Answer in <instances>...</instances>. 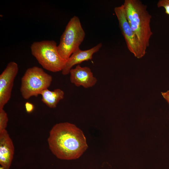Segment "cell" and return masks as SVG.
Here are the masks:
<instances>
[{"instance_id":"5bb4252c","label":"cell","mask_w":169,"mask_h":169,"mask_svg":"<svg viewBox=\"0 0 169 169\" xmlns=\"http://www.w3.org/2000/svg\"><path fill=\"white\" fill-rule=\"evenodd\" d=\"M25 106L26 112L28 113L32 112L34 110V106L33 105L29 102L25 103Z\"/></svg>"},{"instance_id":"6da1fadb","label":"cell","mask_w":169,"mask_h":169,"mask_svg":"<svg viewBox=\"0 0 169 169\" xmlns=\"http://www.w3.org/2000/svg\"><path fill=\"white\" fill-rule=\"evenodd\" d=\"M48 142L52 152L61 160L78 159L88 148L83 131L68 122L54 125L49 132Z\"/></svg>"},{"instance_id":"52a82bcc","label":"cell","mask_w":169,"mask_h":169,"mask_svg":"<svg viewBox=\"0 0 169 169\" xmlns=\"http://www.w3.org/2000/svg\"><path fill=\"white\" fill-rule=\"evenodd\" d=\"M18 71L17 64L11 61L0 75V109L9 100L14 80Z\"/></svg>"},{"instance_id":"30bf717a","label":"cell","mask_w":169,"mask_h":169,"mask_svg":"<svg viewBox=\"0 0 169 169\" xmlns=\"http://www.w3.org/2000/svg\"><path fill=\"white\" fill-rule=\"evenodd\" d=\"M102 46V43H100L90 49L82 50L79 49L75 51L66 62L65 66L61 71L62 74L64 75L68 74L74 65L92 59L93 54L98 51Z\"/></svg>"},{"instance_id":"9c48e42d","label":"cell","mask_w":169,"mask_h":169,"mask_svg":"<svg viewBox=\"0 0 169 169\" xmlns=\"http://www.w3.org/2000/svg\"><path fill=\"white\" fill-rule=\"evenodd\" d=\"M14 151L13 142L6 130L0 132V169H9Z\"/></svg>"},{"instance_id":"5b68a950","label":"cell","mask_w":169,"mask_h":169,"mask_svg":"<svg viewBox=\"0 0 169 169\" xmlns=\"http://www.w3.org/2000/svg\"><path fill=\"white\" fill-rule=\"evenodd\" d=\"M52 81V76L42 68L35 66L28 69L21 79L20 91L23 97L28 100L37 97L49 87Z\"/></svg>"},{"instance_id":"3957f363","label":"cell","mask_w":169,"mask_h":169,"mask_svg":"<svg viewBox=\"0 0 169 169\" xmlns=\"http://www.w3.org/2000/svg\"><path fill=\"white\" fill-rule=\"evenodd\" d=\"M57 46L54 40H43L34 42L30 49L32 55L44 68L56 72L62 71L66 63L61 58Z\"/></svg>"},{"instance_id":"7a4b0ae2","label":"cell","mask_w":169,"mask_h":169,"mask_svg":"<svg viewBox=\"0 0 169 169\" xmlns=\"http://www.w3.org/2000/svg\"><path fill=\"white\" fill-rule=\"evenodd\" d=\"M126 18L145 55L153 33L151 27L152 16L147 7L139 0H125L123 4Z\"/></svg>"},{"instance_id":"9a60e30c","label":"cell","mask_w":169,"mask_h":169,"mask_svg":"<svg viewBox=\"0 0 169 169\" xmlns=\"http://www.w3.org/2000/svg\"><path fill=\"white\" fill-rule=\"evenodd\" d=\"M161 93L162 96L168 103L169 106V90L164 92H161Z\"/></svg>"},{"instance_id":"ba28073f","label":"cell","mask_w":169,"mask_h":169,"mask_svg":"<svg viewBox=\"0 0 169 169\" xmlns=\"http://www.w3.org/2000/svg\"><path fill=\"white\" fill-rule=\"evenodd\" d=\"M69 74L71 82L77 87L87 88L92 87L97 82V79L88 67H82L78 64L75 68L71 69Z\"/></svg>"},{"instance_id":"8992f818","label":"cell","mask_w":169,"mask_h":169,"mask_svg":"<svg viewBox=\"0 0 169 169\" xmlns=\"http://www.w3.org/2000/svg\"><path fill=\"white\" fill-rule=\"evenodd\" d=\"M114 10L128 49L137 59L142 58L145 54L142 51L137 38L132 30L127 21L123 5L115 7Z\"/></svg>"},{"instance_id":"8fae6325","label":"cell","mask_w":169,"mask_h":169,"mask_svg":"<svg viewBox=\"0 0 169 169\" xmlns=\"http://www.w3.org/2000/svg\"><path fill=\"white\" fill-rule=\"evenodd\" d=\"M41 100L47 106L50 108L56 107L59 102L64 97V92L59 89L51 91L47 89L43 90L41 93Z\"/></svg>"},{"instance_id":"7c38bea8","label":"cell","mask_w":169,"mask_h":169,"mask_svg":"<svg viewBox=\"0 0 169 169\" xmlns=\"http://www.w3.org/2000/svg\"><path fill=\"white\" fill-rule=\"evenodd\" d=\"M8 121L7 113L3 109H0V132L6 130Z\"/></svg>"},{"instance_id":"4fadbf2b","label":"cell","mask_w":169,"mask_h":169,"mask_svg":"<svg viewBox=\"0 0 169 169\" xmlns=\"http://www.w3.org/2000/svg\"><path fill=\"white\" fill-rule=\"evenodd\" d=\"M158 8L163 7L165 10V13L169 16V0H160L157 3Z\"/></svg>"},{"instance_id":"277c9868","label":"cell","mask_w":169,"mask_h":169,"mask_svg":"<svg viewBox=\"0 0 169 169\" xmlns=\"http://www.w3.org/2000/svg\"><path fill=\"white\" fill-rule=\"evenodd\" d=\"M85 36L79 19L74 16L67 25L57 46L59 53L64 61L66 62L72 54L79 49Z\"/></svg>"}]
</instances>
